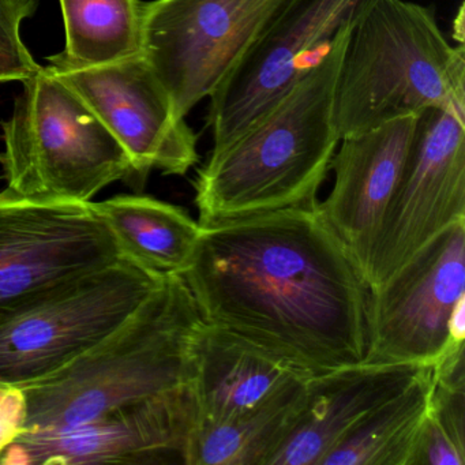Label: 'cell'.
<instances>
[{
    "label": "cell",
    "instance_id": "1",
    "mask_svg": "<svg viewBox=\"0 0 465 465\" xmlns=\"http://www.w3.org/2000/svg\"><path fill=\"white\" fill-rule=\"evenodd\" d=\"M181 276L206 325L309 377L364 363L370 288L318 203L201 227Z\"/></svg>",
    "mask_w": 465,
    "mask_h": 465
},
{
    "label": "cell",
    "instance_id": "12",
    "mask_svg": "<svg viewBox=\"0 0 465 465\" xmlns=\"http://www.w3.org/2000/svg\"><path fill=\"white\" fill-rule=\"evenodd\" d=\"M197 407L192 388L103 418L28 430L2 454V465L184 464Z\"/></svg>",
    "mask_w": 465,
    "mask_h": 465
},
{
    "label": "cell",
    "instance_id": "23",
    "mask_svg": "<svg viewBox=\"0 0 465 465\" xmlns=\"http://www.w3.org/2000/svg\"><path fill=\"white\" fill-rule=\"evenodd\" d=\"M28 407L20 386L0 385V454L26 430Z\"/></svg>",
    "mask_w": 465,
    "mask_h": 465
},
{
    "label": "cell",
    "instance_id": "19",
    "mask_svg": "<svg viewBox=\"0 0 465 465\" xmlns=\"http://www.w3.org/2000/svg\"><path fill=\"white\" fill-rule=\"evenodd\" d=\"M432 369L361 419L320 465H410L429 407Z\"/></svg>",
    "mask_w": 465,
    "mask_h": 465
},
{
    "label": "cell",
    "instance_id": "6",
    "mask_svg": "<svg viewBox=\"0 0 465 465\" xmlns=\"http://www.w3.org/2000/svg\"><path fill=\"white\" fill-rule=\"evenodd\" d=\"M164 277L121 258L56 285L0 323V385H28L64 369L119 328Z\"/></svg>",
    "mask_w": 465,
    "mask_h": 465
},
{
    "label": "cell",
    "instance_id": "4",
    "mask_svg": "<svg viewBox=\"0 0 465 465\" xmlns=\"http://www.w3.org/2000/svg\"><path fill=\"white\" fill-rule=\"evenodd\" d=\"M429 108L465 111L464 45H449L430 7L374 0L351 29L337 75L340 141Z\"/></svg>",
    "mask_w": 465,
    "mask_h": 465
},
{
    "label": "cell",
    "instance_id": "3",
    "mask_svg": "<svg viewBox=\"0 0 465 465\" xmlns=\"http://www.w3.org/2000/svg\"><path fill=\"white\" fill-rule=\"evenodd\" d=\"M203 321L181 274L162 284L99 344L20 386L26 430L75 426L189 386Z\"/></svg>",
    "mask_w": 465,
    "mask_h": 465
},
{
    "label": "cell",
    "instance_id": "17",
    "mask_svg": "<svg viewBox=\"0 0 465 465\" xmlns=\"http://www.w3.org/2000/svg\"><path fill=\"white\" fill-rule=\"evenodd\" d=\"M91 205L122 257L162 274H181L189 265L201 225L184 209L146 195H116Z\"/></svg>",
    "mask_w": 465,
    "mask_h": 465
},
{
    "label": "cell",
    "instance_id": "9",
    "mask_svg": "<svg viewBox=\"0 0 465 465\" xmlns=\"http://www.w3.org/2000/svg\"><path fill=\"white\" fill-rule=\"evenodd\" d=\"M465 220V111L429 108L383 213L366 274L369 288L391 279L416 252Z\"/></svg>",
    "mask_w": 465,
    "mask_h": 465
},
{
    "label": "cell",
    "instance_id": "21",
    "mask_svg": "<svg viewBox=\"0 0 465 465\" xmlns=\"http://www.w3.org/2000/svg\"><path fill=\"white\" fill-rule=\"evenodd\" d=\"M431 369L429 407L410 465H465L464 345Z\"/></svg>",
    "mask_w": 465,
    "mask_h": 465
},
{
    "label": "cell",
    "instance_id": "14",
    "mask_svg": "<svg viewBox=\"0 0 465 465\" xmlns=\"http://www.w3.org/2000/svg\"><path fill=\"white\" fill-rule=\"evenodd\" d=\"M418 118L401 116L344 138L331 159L333 189L318 203V209L350 250L364 279L383 213L404 171Z\"/></svg>",
    "mask_w": 465,
    "mask_h": 465
},
{
    "label": "cell",
    "instance_id": "11",
    "mask_svg": "<svg viewBox=\"0 0 465 465\" xmlns=\"http://www.w3.org/2000/svg\"><path fill=\"white\" fill-rule=\"evenodd\" d=\"M374 0H285L260 39L211 96L206 122L223 148L268 113L303 73L304 59L353 25Z\"/></svg>",
    "mask_w": 465,
    "mask_h": 465
},
{
    "label": "cell",
    "instance_id": "22",
    "mask_svg": "<svg viewBox=\"0 0 465 465\" xmlns=\"http://www.w3.org/2000/svg\"><path fill=\"white\" fill-rule=\"evenodd\" d=\"M37 7L39 0H0V83H23L42 69L21 37V25Z\"/></svg>",
    "mask_w": 465,
    "mask_h": 465
},
{
    "label": "cell",
    "instance_id": "15",
    "mask_svg": "<svg viewBox=\"0 0 465 465\" xmlns=\"http://www.w3.org/2000/svg\"><path fill=\"white\" fill-rule=\"evenodd\" d=\"M424 367L361 363L307 378L295 424L268 465H320L361 419L401 393Z\"/></svg>",
    "mask_w": 465,
    "mask_h": 465
},
{
    "label": "cell",
    "instance_id": "5",
    "mask_svg": "<svg viewBox=\"0 0 465 465\" xmlns=\"http://www.w3.org/2000/svg\"><path fill=\"white\" fill-rule=\"evenodd\" d=\"M21 84L2 124L6 190L28 200L91 203L133 173L121 143L51 67Z\"/></svg>",
    "mask_w": 465,
    "mask_h": 465
},
{
    "label": "cell",
    "instance_id": "2",
    "mask_svg": "<svg viewBox=\"0 0 465 465\" xmlns=\"http://www.w3.org/2000/svg\"><path fill=\"white\" fill-rule=\"evenodd\" d=\"M353 25L336 32L279 102L228 145L212 151L194 181L201 227L317 205L340 138L333 97Z\"/></svg>",
    "mask_w": 465,
    "mask_h": 465
},
{
    "label": "cell",
    "instance_id": "7",
    "mask_svg": "<svg viewBox=\"0 0 465 465\" xmlns=\"http://www.w3.org/2000/svg\"><path fill=\"white\" fill-rule=\"evenodd\" d=\"M285 0H152L143 53L181 118L230 77Z\"/></svg>",
    "mask_w": 465,
    "mask_h": 465
},
{
    "label": "cell",
    "instance_id": "18",
    "mask_svg": "<svg viewBox=\"0 0 465 465\" xmlns=\"http://www.w3.org/2000/svg\"><path fill=\"white\" fill-rule=\"evenodd\" d=\"M64 51L48 58L56 72L104 66L143 53L141 0H59Z\"/></svg>",
    "mask_w": 465,
    "mask_h": 465
},
{
    "label": "cell",
    "instance_id": "8",
    "mask_svg": "<svg viewBox=\"0 0 465 465\" xmlns=\"http://www.w3.org/2000/svg\"><path fill=\"white\" fill-rule=\"evenodd\" d=\"M121 258L113 233L91 203L0 193V323L66 280Z\"/></svg>",
    "mask_w": 465,
    "mask_h": 465
},
{
    "label": "cell",
    "instance_id": "20",
    "mask_svg": "<svg viewBox=\"0 0 465 465\" xmlns=\"http://www.w3.org/2000/svg\"><path fill=\"white\" fill-rule=\"evenodd\" d=\"M303 394L304 383L284 399L250 415L217 423L195 421L184 464L268 465L295 424Z\"/></svg>",
    "mask_w": 465,
    "mask_h": 465
},
{
    "label": "cell",
    "instance_id": "10",
    "mask_svg": "<svg viewBox=\"0 0 465 465\" xmlns=\"http://www.w3.org/2000/svg\"><path fill=\"white\" fill-rule=\"evenodd\" d=\"M465 298V220L438 233L370 288L364 363L432 366L449 352V320Z\"/></svg>",
    "mask_w": 465,
    "mask_h": 465
},
{
    "label": "cell",
    "instance_id": "13",
    "mask_svg": "<svg viewBox=\"0 0 465 465\" xmlns=\"http://www.w3.org/2000/svg\"><path fill=\"white\" fill-rule=\"evenodd\" d=\"M54 72L121 143L133 173L146 176L159 170L164 175L182 176L197 164V135L175 113L143 55L104 66Z\"/></svg>",
    "mask_w": 465,
    "mask_h": 465
},
{
    "label": "cell",
    "instance_id": "16",
    "mask_svg": "<svg viewBox=\"0 0 465 465\" xmlns=\"http://www.w3.org/2000/svg\"><path fill=\"white\" fill-rule=\"evenodd\" d=\"M310 378L236 334L203 325L195 342L192 388L197 421L232 420L257 412Z\"/></svg>",
    "mask_w": 465,
    "mask_h": 465
}]
</instances>
